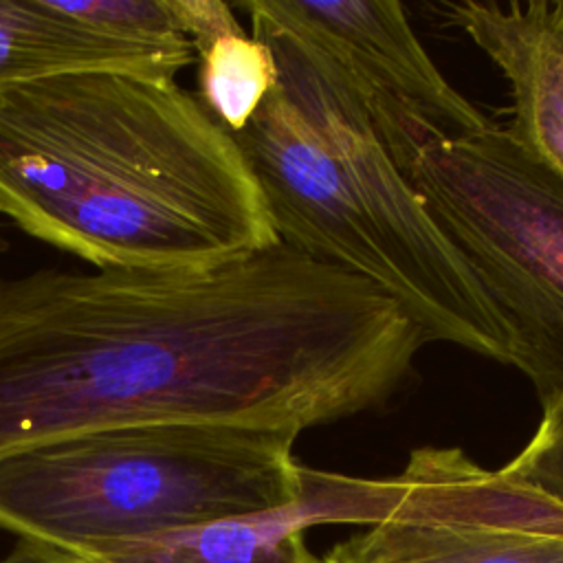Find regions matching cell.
I'll return each mask as SVG.
<instances>
[{
  "label": "cell",
  "instance_id": "cell-1",
  "mask_svg": "<svg viewBox=\"0 0 563 563\" xmlns=\"http://www.w3.org/2000/svg\"><path fill=\"white\" fill-rule=\"evenodd\" d=\"M427 332L284 242L191 273L0 277V455L136 422L303 429L385 402Z\"/></svg>",
  "mask_w": 563,
  "mask_h": 563
},
{
  "label": "cell",
  "instance_id": "cell-2",
  "mask_svg": "<svg viewBox=\"0 0 563 563\" xmlns=\"http://www.w3.org/2000/svg\"><path fill=\"white\" fill-rule=\"evenodd\" d=\"M0 213L95 268L191 273L279 242L249 163L198 95L112 70L0 95Z\"/></svg>",
  "mask_w": 563,
  "mask_h": 563
},
{
  "label": "cell",
  "instance_id": "cell-3",
  "mask_svg": "<svg viewBox=\"0 0 563 563\" xmlns=\"http://www.w3.org/2000/svg\"><path fill=\"white\" fill-rule=\"evenodd\" d=\"M279 84L233 136L279 242L398 301L429 341L512 365L475 273L391 156L356 79L266 0L244 2Z\"/></svg>",
  "mask_w": 563,
  "mask_h": 563
},
{
  "label": "cell",
  "instance_id": "cell-4",
  "mask_svg": "<svg viewBox=\"0 0 563 563\" xmlns=\"http://www.w3.org/2000/svg\"><path fill=\"white\" fill-rule=\"evenodd\" d=\"M292 429L136 422L0 455V528L62 552L303 497Z\"/></svg>",
  "mask_w": 563,
  "mask_h": 563
},
{
  "label": "cell",
  "instance_id": "cell-5",
  "mask_svg": "<svg viewBox=\"0 0 563 563\" xmlns=\"http://www.w3.org/2000/svg\"><path fill=\"white\" fill-rule=\"evenodd\" d=\"M407 174L545 407L563 394V180L501 125L422 143Z\"/></svg>",
  "mask_w": 563,
  "mask_h": 563
},
{
  "label": "cell",
  "instance_id": "cell-6",
  "mask_svg": "<svg viewBox=\"0 0 563 563\" xmlns=\"http://www.w3.org/2000/svg\"><path fill=\"white\" fill-rule=\"evenodd\" d=\"M319 563H563V508L460 449H418L391 508Z\"/></svg>",
  "mask_w": 563,
  "mask_h": 563
},
{
  "label": "cell",
  "instance_id": "cell-7",
  "mask_svg": "<svg viewBox=\"0 0 563 563\" xmlns=\"http://www.w3.org/2000/svg\"><path fill=\"white\" fill-rule=\"evenodd\" d=\"M266 2L356 79L369 99L383 141L405 174L422 143L497 125L440 73L400 2Z\"/></svg>",
  "mask_w": 563,
  "mask_h": 563
},
{
  "label": "cell",
  "instance_id": "cell-8",
  "mask_svg": "<svg viewBox=\"0 0 563 563\" xmlns=\"http://www.w3.org/2000/svg\"><path fill=\"white\" fill-rule=\"evenodd\" d=\"M374 508L376 479L303 466V497L295 506L95 543L73 556L84 563H319L303 530L330 521L369 523Z\"/></svg>",
  "mask_w": 563,
  "mask_h": 563
},
{
  "label": "cell",
  "instance_id": "cell-9",
  "mask_svg": "<svg viewBox=\"0 0 563 563\" xmlns=\"http://www.w3.org/2000/svg\"><path fill=\"white\" fill-rule=\"evenodd\" d=\"M444 13L501 70L512 139L563 180V2H446Z\"/></svg>",
  "mask_w": 563,
  "mask_h": 563
},
{
  "label": "cell",
  "instance_id": "cell-10",
  "mask_svg": "<svg viewBox=\"0 0 563 563\" xmlns=\"http://www.w3.org/2000/svg\"><path fill=\"white\" fill-rule=\"evenodd\" d=\"M194 59L187 37L154 40L110 31L79 18L70 2L0 0V95L88 70L174 79Z\"/></svg>",
  "mask_w": 563,
  "mask_h": 563
},
{
  "label": "cell",
  "instance_id": "cell-11",
  "mask_svg": "<svg viewBox=\"0 0 563 563\" xmlns=\"http://www.w3.org/2000/svg\"><path fill=\"white\" fill-rule=\"evenodd\" d=\"M198 57V99L231 134L240 132L279 84L273 51L246 31L205 46Z\"/></svg>",
  "mask_w": 563,
  "mask_h": 563
},
{
  "label": "cell",
  "instance_id": "cell-12",
  "mask_svg": "<svg viewBox=\"0 0 563 563\" xmlns=\"http://www.w3.org/2000/svg\"><path fill=\"white\" fill-rule=\"evenodd\" d=\"M541 409L530 442L499 471L563 508V394Z\"/></svg>",
  "mask_w": 563,
  "mask_h": 563
},
{
  "label": "cell",
  "instance_id": "cell-13",
  "mask_svg": "<svg viewBox=\"0 0 563 563\" xmlns=\"http://www.w3.org/2000/svg\"><path fill=\"white\" fill-rule=\"evenodd\" d=\"M0 563H84L81 559L48 548V545H37L29 541H18L2 559Z\"/></svg>",
  "mask_w": 563,
  "mask_h": 563
}]
</instances>
